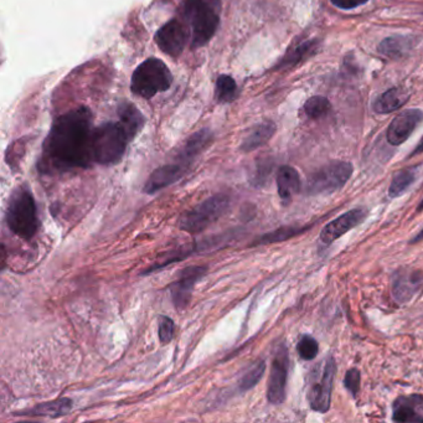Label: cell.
I'll return each instance as SVG.
<instances>
[{
    "label": "cell",
    "mask_w": 423,
    "mask_h": 423,
    "mask_svg": "<svg viewBox=\"0 0 423 423\" xmlns=\"http://www.w3.org/2000/svg\"><path fill=\"white\" fill-rule=\"evenodd\" d=\"M93 129L92 113L86 107L59 117L43 141L39 172L56 174L91 166Z\"/></svg>",
    "instance_id": "obj_1"
},
{
    "label": "cell",
    "mask_w": 423,
    "mask_h": 423,
    "mask_svg": "<svg viewBox=\"0 0 423 423\" xmlns=\"http://www.w3.org/2000/svg\"><path fill=\"white\" fill-rule=\"evenodd\" d=\"M183 12L190 26L193 49L209 43L220 25L221 0H185Z\"/></svg>",
    "instance_id": "obj_2"
},
{
    "label": "cell",
    "mask_w": 423,
    "mask_h": 423,
    "mask_svg": "<svg viewBox=\"0 0 423 423\" xmlns=\"http://www.w3.org/2000/svg\"><path fill=\"white\" fill-rule=\"evenodd\" d=\"M6 220L9 230L20 239L29 241L37 235L40 221L35 199L28 186L21 185L12 191L6 208Z\"/></svg>",
    "instance_id": "obj_3"
},
{
    "label": "cell",
    "mask_w": 423,
    "mask_h": 423,
    "mask_svg": "<svg viewBox=\"0 0 423 423\" xmlns=\"http://www.w3.org/2000/svg\"><path fill=\"white\" fill-rule=\"evenodd\" d=\"M133 138L121 122H107L93 129V161L113 166L122 159L129 141Z\"/></svg>",
    "instance_id": "obj_4"
},
{
    "label": "cell",
    "mask_w": 423,
    "mask_h": 423,
    "mask_svg": "<svg viewBox=\"0 0 423 423\" xmlns=\"http://www.w3.org/2000/svg\"><path fill=\"white\" fill-rule=\"evenodd\" d=\"M173 83V75L166 63L159 59H148L135 68L132 75L130 90L143 97L153 99L157 93L166 92Z\"/></svg>",
    "instance_id": "obj_5"
},
{
    "label": "cell",
    "mask_w": 423,
    "mask_h": 423,
    "mask_svg": "<svg viewBox=\"0 0 423 423\" xmlns=\"http://www.w3.org/2000/svg\"><path fill=\"white\" fill-rule=\"evenodd\" d=\"M230 197L224 194L209 197L197 205L194 209L186 211L180 217L179 228L191 235L203 233L204 230H206L211 224L219 220L226 213L230 208Z\"/></svg>",
    "instance_id": "obj_6"
},
{
    "label": "cell",
    "mask_w": 423,
    "mask_h": 423,
    "mask_svg": "<svg viewBox=\"0 0 423 423\" xmlns=\"http://www.w3.org/2000/svg\"><path fill=\"white\" fill-rule=\"evenodd\" d=\"M353 174V166L348 161L335 160L313 173L307 183L309 195H326L340 190Z\"/></svg>",
    "instance_id": "obj_7"
},
{
    "label": "cell",
    "mask_w": 423,
    "mask_h": 423,
    "mask_svg": "<svg viewBox=\"0 0 423 423\" xmlns=\"http://www.w3.org/2000/svg\"><path fill=\"white\" fill-rule=\"evenodd\" d=\"M288 368V350L286 348V345L282 344L277 348L275 356H273L268 388H267V399L273 405H279L286 399Z\"/></svg>",
    "instance_id": "obj_8"
},
{
    "label": "cell",
    "mask_w": 423,
    "mask_h": 423,
    "mask_svg": "<svg viewBox=\"0 0 423 423\" xmlns=\"http://www.w3.org/2000/svg\"><path fill=\"white\" fill-rule=\"evenodd\" d=\"M337 374V364L333 356H329L324 362L320 377L314 381L309 387L308 400L311 404V409L314 411L325 412L329 410L331 402V390L333 382Z\"/></svg>",
    "instance_id": "obj_9"
},
{
    "label": "cell",
    "mask_w": 423,
    "mask_h": 423,
    "mask_svg": "<svg viewBox=\"0 0 423 423\" xmlns=\"http://www.w3.org/2000/svg\"><path fill=\"white\" fill-rule=\"evenodd\" d=\"M208 272L206 266H190L179 270L175 281L170 286L173 303L178 311H183L190 304L193 291Z\"/></svg>",
    "instance_id": "obj_10"
},
{
    "label": "cell",
    "mask_w": 423,
    "mask_h": 423,
    "mask_svg": "<svg viewBox=\"0 0 423 423\" xmlns=\"http://www.w3.org/2000/svg\"><path fill=\"white\" fill-rule=\"evenodd\" d=\"M155 41L164 54L175 57L184 50L188 41V31L181 21L174 19L160 28L155 35Z\"/></svg>",
    "instance_id": "obj_11"
},
{
    "label": "cell",
    "mask_w": 423,
    "mask_h": 423,
    "mask_svg": "<svg viewBox=\"0 0 423 423\" xmlns=\"http://www.w3.org/2000/svg\"><path fill=\"white\" fill-rule=\"evenodd\" d=\"M423 112L421 110H407L401 112L399 116L393 118L387 128V141L393 146H400L405 143L418 124L422 122Z\"/></svg>",
    "instance_id": "obj_12"
},
{
    "label": "cell",
    "mask_w": 423,
    "mask_h": 423,
    "mask_svg": "<svg viewBox=\"0 0 423 423\" xmlns=\"http://www.w3.org/2000/svg\"><path fill=\"white\" fill-rule=\"evenodd\" d=\"M366 216L365 210L354 209L339 216L335 220L331 221L320 233V239L325 245L340 239L343 235L349 233L351 228L357 226Z\"/></svg>",
    "instance_id": "obj_13"
},
{
    "label": "cell",
    "mask_w": 423,
    "mask_h": 423,
    "mask_svg": "<svg viewBox=\"0 0 423 423\" xmlns=\"http://www.w3.org/2000/svg\"><path fill=\"white\" fill-rule=\"evenodd\" d=\"M189 166L178 161L177 164H168L155 169L144 185L143 191L148 195H153L155 193L164 189L169 185L177 183L179 179L184 177Z\"/></svg>",
    "instance_id": "obj_14"
},
{
    "label": "cell",
    "mask_w": 423,
    "mask_h": 423,
    "mask_svg": "<svg viewBox=\"0 0 423 423\" xmlns=\"http://www.w3.org/2000/svg\"><path fill=\"white\" fill-rule=\"evenodd\" d=\"M422 283V275L415 270H401L393 276V292L395 299L399 303L411 299L413 293Z\"/></svg>",
    "instance_id": "obj_15"
},
{
    "label": "cell",
    "mask_w": 423,
    "mask_h": 423,
    "mask_svg": "<svg viewBox=\"0 0 423 423\" xmlns=\"http://www.w3.org/2000/svg\"><path fill=\"white\" fill-rule=\"evenodd\" d=\"M72 410V400L68 397L54 400L34 406L28 410L15 412L14 416H28V417L57 418L68 415Z\"/></svg>",
    "instance_id": "obj_16"
},
{
    "label": "cell",
    "mask_w": 423,
    "mask_h": 423,
    "mask_svg": "<svg viewBox=\"0 0 423 423\" xmlns=\"http://www.w3.org/2000/svg\"><path fill=\"white\" fill-rule=\"evenodd\" d=\"M301 177L295 168L283 166L277 173V189L284 203H288L301 190Z\"/></svg>",
    "instance_id": "obj_17"
},
{
    "label": "cell",
    "mask_w": 423,
    "mask_h": 423,
    "mask_svg": "<svg viewBox=\"0 0 423 423\" xmlns=\"http://www.w3.org/2000/svg\"><path fill=\"white\" fill-rule=\"evenodd\" d=\"M211 141H213V135H211L209 129L199 130L195 135H191L179 153V161L183 163V164H186V166H190L191 161L195 159L197 155L209 146Z\"/></svg>",
    "instance_id": "obj_18"
},
{
    "label": "cell",
    "mask_w": 423,
    "mask_h": 423,
    "mask_svg": "<svg viewBox=\"0 0 423 423\" xmlns=\"http://www.w3.org/2000/svg\"><path fill=\"white\" fill-rule=\"evenodd\" d=\"M409 96V92L402 87H393L376 99L373 108L376 113H391L405 105Z\"/></svg>",
    "instance_id": "obj_19"
},
{
    "label": "cell",
    "mask_w": 423,
    "mask_h": 423,
    "mask_svg": "<svg viewBox=\"0 0 423 423\" xmlns=\"http://www.w3.org/2000/svg\"><path fill=\"white\" fill-rule=\"evenodd\" d=\"M276 132V124L273 122H264L257 124L255 128L251 129V132L247 135L242 144L241 150L242 152H252L257 148L262 147L267 141H270L272 135Z\"/></svg>",
    "instance_id": "obj_20"
},
{
    "label": "cell",
    "mask_w": 423,
    "mask_h": 423,
    "mask_svg": "<svg viewBox=\"0 0 423 423\" xmlns=\"http://www.w3.org/2000/svg\"><path fill=\"white\" fill-rule=\"evenodd\" d=\"M118 117L121 119L119 122L122 123L123 127L127 129L132 138H135V135L141 130L144 124V117L141 115V110L128 102H123L119 105Z\"/></svg>",
    "instance_id": "obj_21"
},
{
    "label": "cell",
    "mask_w": 423,
    "mask_h": 423,
    "mask_svg": "<svg viewBox=\"0 0 423 423\" xmlns=\"http://www.w3.org/2000/svg\"><path fill=\"white\" fill-rule=\"evenodd\" d=\"M411 39L402 35L386 37L379 45V52L390 59H401L411 49Z\"/></svg>",
    "instance_id": "obj_22"
},
{
    "label": "cell",
    "mask_w": 423,
    "mask_h": 423,
    "mask_svg": "<svg viewBox=\"0 0 423 423\" xmlns=\"http://www.w3.org/2000/svg\"><path fill=\"white\" fill-rule=\"evenodd\" d=\"M415 397L400 399L393 407V421L396 422H423V417L418 413L417 405L413 402Z\"/></svg>",
    "instance_id": "obj_23"
},
{
    "label": "cell",
    "mask_w": 423,
    "mask_h": 423,
    "mask_svg": "<svg viewBox=\"0 0 423 423\" xmlns=\"http://www.w3.org/2000/svg\"><path fill=\"white\" fill-rule=\"evenodd\" d=\"M317 48H318V43L315 40H308V41L297 45L293 49L289 50L278 68H288V66L298 63L302 60L313 55Z\"/></svg>",
    "instance_id": "obj_24"
},
{
    "label": "cell",
    "mask_w": 423,
    "mask_h": 423,
    "mask_svg": "<svg viewBox=\"0 0 423 423\" xmlns=\"http://www.w3.org/2000/svg\"><path fill=\"white\" fill-rule=\"evenodd\" d=\"M215 95L216 99L220 104L233 102V99L237 96V86L236 82L231 76L221 75L216 80V87H215Z\"/></svg>",
    "instance_id": "obj_25"
},
{
    "label": "cell",
    "mask_w": 423,
    "mask_h": 423,
    "mask_svg": "<svg viewBox=\"0 0 423 423\" xmlns=\"http://www.w3.org/2000/svg\"><path fill=\"white\" fill-rule=\"evenodd\" d=\"M304 231H306V228H303V227H281L273 233H266L264 236H261L259 239L253 242V246L270 245V244L282 242V241L291 239V237L297 236V235L304 233Z\"/></svg>",
    "instance_id": "obj_26"
},
{
    "label": "cell",
    "mask_w": 423,
    "mask_h": 423,
    "mask_svg": "<svg viewBox=\"0 0 423 423\" xmlns=\"http://www.w3.org/2000/svg\"><path fill=\"white\" fill-rule=\"evenodd\" d=\"M415 180V173L411 169H406V170H401L397 173L395 177H393L391 185H390V189H388V195L391 197H397L404 194L410 185L413 183Z\"/></svg>",
    "instance_id": "obj_27"
},
{
    "label": "cell",
    "mask_w": 423,
    "mask_h": 423,
    "mask_svg": "<svg viewBox=\"0 0 423 423\" xmlns=\"http://www.w3.org/2000/svg\"><path fill=\"white\" fill-rule=\"evenodd\" d=\"M266 370V362L264 360H259L252 366L247 373H246L242 379L239 380V390L241 391H248L253 387L257 385L258 382L262 379Z\"/></svg>",
    "instance_id": "obj_28"
},
{
    "label": "cell",
    "mask_w": 423,
    "mask_h": 423,
    "mask_svg": "<svg viewBox=\"0 0 423 423\" xmlns=\"http://www.w3.org/2000/svg\"><path fill=\"white\" fill-rule=\"evenodd\" d=\"M331 108V102L322 96H314L312 99H308L307 104L304 105L306 115L313 119L326 116Z\"/></svg>",
    "instance_id": "obj_29"
},
{
    "label": "cell",
    "mask_w": 423,
    "mask_h": 423,
    "mask_svg": "<svg viewBox=\"0 0 423 423\" xmlns=\"http://www.w3.org/2000/svg\"><path fill=\"white\" fill-rule=\"evenodd\" d=\"M297 350H298V354H299L302 359H304V360H307V362L313 360L314 357L318 354V342H317L314 337H309V335H304V337H302L301 340H299L298 346H297Z\"/></svg>",
    "instance_id": "obj_30"
},
{
    "label": "cell",
    "mask_w": 423,
    "mask_h": 423,
    "mask_svg": "<svg viewBox=\"0 0 423 423\" xmlns=\"http://www.w3.org/2000/svg\"><path fill=\"white\" fill-rule=\"evenodd\" d=\"M159 325H158V335H159L160 343L168 344L170 343L174 337V331H175V325L174 320L166 315L159 317Z\"/></svg>",
    "instance_id": "obj_31"
},
{
    "label": "cell",
    "mask_w": 423,
    "mask_h": 423,
    "mask_svg": "<svg viewBox=\"0 0 423 423\" xmlns=\"http://www.w3.org/2000/svg\"><path fill=\"white\" fill-rule=\"evenodd\" d=\"M360 381H362V375L357 368H350L349 371L345 375V380L344 385L349 390L351 395L356 396V393L360 390Z\"/></svg>",
    "instance_id": "obj_32"
},
{
    "label": "cell",
    "mask_w": 423,
    "mask_h": 423,
    "mask_svg": "<svg viewBox=\"0 0 423 423\" xmlns=\"http://www.w3.org/2000/svg\"><path fill=\"white\" fill-rule=\"evenodd\" d=\"M331 3L339 9L350 10V9H355L357 6L366 4L368 0H331Z\"/></svg>",
    "instance_id": "obj_33"
},
{
    "label": "cell",
    "mask_w": 423,
    "mask_h": 423,
    "mask_svg": "<svg viewBox=\"0 0 423 423\" xmlns=\"http://www.w3.org/2000/svg\"><path fill=\"white\" fill-rule=\"evenodd\" d=\"M423 152V138L421 139V141L418 143L417 147L415 149V152L411 154V157H415V155H417V154L422 153Z\"/></svg>",
    "instance_id": "obj_34"
},
{
    "label": "cell",
    "mask_w": 423,
    "mask_h": 423,
    "mask_svg": "<svg viewBox=\"0 0 423 423\" xmlns=\"http://www.w3.org/2000/svg\"><path fill=\"white\" fill-rule=\"evenodd\" d=\"M421 239H423V230L421 231V233H418L417 236H416L415 239H412L411 242L412 244H416V242L421 241Z\"/></svg>",
    "instance_id": "obj_35"
}]
</instances>
